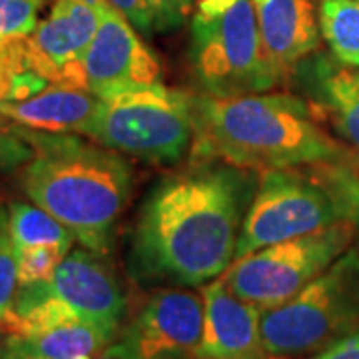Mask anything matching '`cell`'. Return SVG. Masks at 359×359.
<instances>
[{
  "mask_svg": "<svg viewBox=\"0 0 359 359\" xmlns=\"http://www.w3.org/2000/svg\"><path fill=\"white\" fill-rule=\"evenodd\" d=\"M257 182L256 170L216 158H196L158 180L130 231V278L166 287L218 280L236 259Z\"/></svg>",
  "mask_w": 359,
  "mask_h": 359,
  "instance_id": "cell-1",
  "label": "cell"
},
{
  "mask_svg": "<svg viewBox=\"0 0 359 359\" xmlns=\"http://www.w3.org/2000/svg\"><path fill=\"white\" fill-rule=\"evenodd\" d=\"M194 158L250 170L339 164L353 158L321 128L311 104L287 92L236 98L192 94Z\"/></svg>",
  "mask_w": 359,
  "mask_h": 359,
  "instance_id": "cell-2",
  "label": "cell"
},
{
  "mask_svg": "<svg viewBox=\"0 0 359 359\" xmlns=\"http://www.w3.org/2000/svg\"><path fill=\"white\" fill-rule=\"evenodd\" d=\"M18 130L34 148L20 174L26 198L62 222L84 248L106 256L132 194L134 176L126 158L78 134L22 124Z\"/></svg>",
  "mask_w": 359,
  "mask_h": 359,
  "instance_id": "cell-3",
  "label": "cell"
},
{
  "mask_svg": "<svg viewBox=\"0 0 359 359\" xmlns=\"http://www.w3.org/2000/svg\"><path fill=\"white\" fill-rule=\"evenodd\" d=\"M359 327V248H349L302 292L262 311L271 359L313 355Z\"/></svg>",
  "mask_w": 359,
  "mask_h": 359,
  "instance_id": "cell-4",
  "label": "cell"
},
{
  "mask_svg": "<svg viewBox=\"0 0 359 359\" xmlns=\"http://www.w3.org/2000/svg\"><path fill=\"white\" fill-rule=\"evenodd\" d=\"M188 56L198 86L216 98L269 92L287 82L264 46L252 0H236L214 16L194 14Z\"/></svg>",
  "mask_w": 359,
  "mask_h": 359,
  "instance_id": "cell-5",
  "label": "cell"
},
{
  "mask_svg": "<svg viewBox=\"0 0 359 359\" xmlns=\"http://www.w3.org/2000/svg\"><path fill=\"white\" fill-rule=\"evenodd\" d=\"M90 140L142 162L178 164L194 146L192 94L158 80L106 98Z\"/></svg>",
  "mask_w": 359,
  "mask_h": 359,
  "instance_id": "cell-6",
  "label": "cell"
},
{
  "mask_svg": "<svg viewBox=\"0 0 359 359\" xmlns=\"http://www.w3.org/2000/svg\"><path fill=\"white\" fill-rule=\"evenodd\" d=\"M341 219H346V210L321 164L262 170L236 259Z\"/></svg>",
  "mask_w": 359,
  "mask_h": 359,
  "instance_id": "cell-7",
  "label": "cell"
},
{
  "mask_svg": "<svg viewBox=\"0 0 359 359\" xmlns=\"http://www.w3.org/2000/svg\"><path fill=\"white\" fill-rule=\"evenodd\" d=\"M358 231L351 219H341L294 240L266 245L236 259L224 282L238 297L262 311L278 308L344 256Z\"/></svg>",
  "mask_w": 359,
  "mask_h": 359,
  "instance_id": "cell-8",
  "label": "cell"
},
{
  "mask_svg": "<svg viewBox=\"0 0 359 359\" xmlns=\"http://www.w3.org/2000/svg\"><path fill=\"white\" fill-rule=\"evenodd\" d=\"M204 330V297L188 287H162L130 318L106 359H194Z\"/></svg>",
  "mask_w": 359,
  "mask_h": 359,
  "instance_id": "cell-9",
  "label": "cell"
},
{
  "mask_svg": "<svg viewBox=\"0 0 359 359\" xmlns=\"http://www.w3.org/2000/svg\"><path fill=\"white\" fill-rule=\"evenodd\" d=\"M84 86L98 98H112L160 80V65L126 16L104 0L100 22L82 60Z\"/></svg>",
  "mask_w": 359,
  "mask_h": 359,
  "instance_id": "cell-10",
  "label": "cell"
},
{
  "mask_svg": "<svg viewBox=\"0 0 359 359\" xmlns=\"http://www.w3.org/2000/svg\"><path fill=\"white\" fill-rule=\"evenodd\" d=\"M104 0H54L50 14L26 39L30 68L50 84L84 86L82 60L94 39Z\"/></svg>",
  "mask_w": 359,
  "mask_h": 359,
  "instance_id": "cell-11",
  "label": "cell"
},
{
  "mask_svg": "<svg viewBox=\"0 0 359 359\" xmlns=\"http://www.w3.org/2000/svg\"><path fill=\"white\" fill-rule=\"evenodd\" d=\"M46 283V290L76 318L116 335L126 313V297L104 254L72 250Z\"/></svg>",
  "mask_w": 359,
  "mask_h": 359,
  "instance_id": "cell-12",
  "label": "cell"
},
{
  "mask_svg": "<svg viewBox=\"0 0 359 359\" xmlns=\"http://www.w3.org/2000/svg\"><path fill=\"white\" fill-rule=\"evenodd\" d=\"M204 330L194 359H271L262 337V309L231 292L224 280L205 283Z\"/></svg>",
  "mask_w": 359,
  "mask_h": 359,
  "instance_id": "cell-13",
  "label": "cell"
},
{
  "mask_svg": "<svg viewBox=\"0 0 359 359\" xmlns=\"http://www.w3.org/2000/svg\"><path fill=\"white\" fill-rule=\"evenodd\" d=\"M308 94L318 118L332 124L335 134L359 154V74L323 54H309L290 74Z\"/></svg>",
  "mask_w": 359,
  "mask_h": 359,
  "instance_id": "cell-14",
  "label": "cell"
},
{
  "mask_svg": "<svg viewBox=\"0 0 359 359\" xmlns=\"http://www.w3.org/2000/svg\"><path fill=\"white\" fill-rule=\"evenodd\" d=\"M100 104L102 98L88 88L50 84L25 100L0 102V116L11 118L26 128L54 134H80L90 138Z\"/></svg>",
  "mask_w": 359,
  "mask_h": 359,
  "instance_id": "cell-15",
  "label": "cell"
},
{
  "mask_svg": "<svg viewBox=\"0 0 359 359\" xmlns=\"http://www.w3.org/2000/svg\"><path fill=\"white\" fill-rule=\"evenodd\" d=\"M259 34L273 62L290 74L320 46L313 0H252Z\"/></svg>",
  "mask_w": 359,
  "mask_h": 359,
  "instance_id": "cell-16",
  "label": "cell"
},
{
  "mask_svg": "<svg viewBox=\"0 0 359 359\" xmlns=\"http://www.w3.org/2000/svg\"><path fill=\"white\" fill-rule=\"evenodd\" d=\"M116 335L90 323H66L32 335H6L2 359H78L94 358L114 341Z\"/></svg>",
  "mask_w": 359,
  "mask_h": 359,
  "instance_id": "cell-17",
  "label": "cell"
},
{
  "mask_svg": "<svg viewBox=\"0 0 359 359\" xmlns=\"http://www.w3.org/2000/svg\"><path fill=\"white\" fill-rule=\"evenodd\" d=\"M318 18L335 60L359 68V0H320Z\"/></svg>",
  "mask_w": 359,
  "mask_h": 359,
  "instance_id": "cell-18",
  "label": "cell"
},
{
  "mask_svg": "<svg viewBox=\"0 0 359 359\" xmlns=\"http://www.w3.org/2000/svg\"><path fill=\"white\" fill-rule=\"evenodd\" d=\"M8 218L16 248L56 245L65 252H72L76 236L40 205L13 202L8 205Z\"/></svg>",
  "mask_w": 359,
  "mask_h": 359,
  "instance_id": "cell-19",
  "label": "cell"
},
{
  "mask_svg": "<svg viewBox=\"0 0 359 359\" xmlns=\"http://www.w3.org/2000/svg\"><path fill=\"white\" fill-rule=\"evenodd\" d=\"M18 252L11 231L8 210L0 205V332L8 334L18 294Z\"/></svg>",
  "mask_w": 359,
  "mask_h": 359,
  "instance_id": "cell-20",
  "label": "cell"
},
{
  "mask_svg": "<svg viewBox=\"0 0 359 359\" xmlns=\"http://www.w3.org/2000/svg\"><path fill=\"white\" fill-rule=\"evenodd\" d=\"M44 0H0V44L28 39L36 26Z\"/></svg>",
  "mask_w": 359,
  "mask_h": 359,
  "instance_id": "cell-21",
  "label": "cell"
},
{
  "mask_svg": "<svg viewBox=\"0 0 359 359\" xmlns=\"http://www.w3.org/2000/svg\"><path fill=\"white\" fill-rule=\"evenodd\" d=\"M18 252V282L28 283L48 282L58 266L70 252H65L56 245H32L16 248Z\"/></svg>",
  "mask_w": 359,
  "mask_h": 359,
  "instance_id": "cell-22",
  "label": "cell"
},
{
  "mask_svg": "<svg viewBox=\"0 0 359 359\" xmlns=\"http://www.w3.org/2000/svg\"><path fill=\"white\" fill-rule=\"evenodd\" d=\"M321 168L344 204L346 219L359 228V154L339 164H321Z\"/></svg>",
  "mask_w": 359,
  "mask_h": 359,
  "instance_id": "cell-23",
  "label": "cell"
},
{
  "mask_svg": "<svg viewBox=\"0 0 359 359\" xmlns=\"http://www.w3.org/2000/svg\"><path fill=\"white\" fill-rule=\"evenodd\" d=\"M34 156V148L20 134L18 124L6 122L0 116V174H8L18 168H25Z\"/></svg>",
  "mask_w": 359,
  "mask_h": 359,
  "instance_id": "cell-24",
  "label": "cell"
},
{
  "mask_svg": "<svg viewBox=\"0 0 359 359\" xmlns=\"http://www.w3.org/2000/svg\"><path fill=\"white\" fill-rule=\"evenodd\" d=\"M158 32H170L192 16V0H148Z\"/></svg>",
  "mask_w": 359,
  "mask_h": 359,
  "instance_id": "cell-25",
  "label": "cell"
},
{
  "mask_svg": "<svg viewBox=\"0 0 359 359\" xmlns=\"http://www.w3.org/2000/svg\"><path fill=\"white\" fill-rule=\"evenodd\" d=\"M108 4H112L118 13H122L126 16L130 25L134 26L142 36L152 39L154 34V14L150 11L148 0H106Z\"/></svg>",
  "mask_w": 359,
  "mask_h": 359,
  "instance_id": "cell-26",
  "label": "cell"
},
{
  "mask_svg": "<svg viewBox=\"0 0 359 359\" xmlns=\"http://www.w3.org/2000/svg\"><path fill=\"white\" fill-rule=\"evenodd\" d=\"M313 359H359V327L313 353Z\"/></svg>",
  "mask_w": 359,
  "mask_h": 359,
  "instance_id": "cell-27",
  "label": "cell"
},
{
  "mask_svg": "<svg viewBox=\"0 0 359 359\" xmlns=\"http://www.w3.org/2000/svg\"><path fill=\"white\" fill-rule=\"evenodd\" d=\"M233 2H236V0H196V4H198V13L208 14V16H214V14H219V13H224V11H228Z\"/></svg>",
  "mask_w": 359,
  "mask_h": 359,
  "instance_id": "cell-28",
  "label": "cell"
},
{
  "mask_svg": "<svg viewBox=\"0 0 359 359\" xmlns=\"http://www.w3.org/2000/svg\"><path fill=\"white\" fill-rule=\"evenodd\" d=\"M0 359H2V346H0Z\"/></svg>",
  "mask_w": 359,
  "mask_h": 359,
  "instance_id": "cell-29",
  "label": "cell"
},
{
  "mask_svg": "<svg viewBox=\"0 0 359 359\" xmlns=\"http://www.w3.org/2000/svg\"><path fill=\"white\" fill-rule=\"evenodd\" d=\"M102 359H106V358H102Z\"/></svg>",
  "mask_w": 359,
  "mask_h": 359,
  "instance_id": "cell-30",
  "label": "cell"
}]
</instances>
